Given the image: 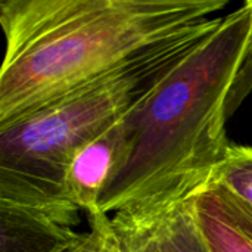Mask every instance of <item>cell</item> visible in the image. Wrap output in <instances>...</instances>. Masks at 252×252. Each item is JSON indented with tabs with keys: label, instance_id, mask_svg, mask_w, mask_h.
<instances>
[{
	"label": "cell",
	"instance_id": "1",
	"mask_svg": "<svg viewBox=\"0 0 252 252\" xmlns=\"http://www.w3.org/2000/svg\"><path fill=\"white\" fill-rule=\"evenodd\" d=\"M252 31V0L211 28L124 117V139L99 211L167 208L192 201L230 148L226 102Z\"/></svg>",
	"mask_w": 252,
	"mask_h": 252
},
{
	"label": "cell",
	"instance_id": "2",
	"mask_svg": "<svg viewBox=\"0 0 252 252\" xmlns=\"http://www.w3.org/2000/svg\"><path fill=\"white\" fill-rule=\"evenodd\" d=\"M224 0H3L0 124L207 19Z\"/></svg>",
	"mask_w": 252,
	"mask_h": 252
},
{
	"label": "cell",
	"instance_id": "3",
	"mask_svg": "<svg viewBox=\"0 0 252 252\" xmlns=\"http://www.w3.org/2000/svg\"><path fill=\"white\" fill-rule=\"evenodd\" d=\"M216 19L176 34L120 68L0 124V204L77 208L65 195V173L74 155L146 97Z\"/></svg>",
	"mask_w": 252,
	"mask_h": 252
},
{
	"label": "cell",
	"instance_id": "4",
	"mask_svg": "<svg viewBox=\"0 0 252 252\" xmlns=\"http://www.w3.org/2000/svg\"><path fill=\"white\" fill-rule=\"evenodd\" d=\"M111 223L121 252H210L193 199L158 210L118 211Z\"/></svg>",
	"mask_w": 252,
	"mask_h": 252
},
{
	"label": "cell",
	"instance_id": "5",
	"mask_svg": "<svg viewBox=\"0 0 252 252\" xmlns=\"http://www.w3.org/2000/svg\"><path fill=\"white\" fill-rule=\"evenodd\" d=\"M81 211L0 204V252H55L74 239Z\"/></svg>",
	"mask_w": 252,
	"mask_h": 252
},
{
	"label": "cell",
	"instance_id": "6",
	"mask_svg": "<svg viewBox=\"0 0 252 252\" xmlns=\"http://www.w3.org/2000/svg\"><path fill=\"white\" fill-rule=\"evenodd\" d=\"M123 139L124 117L84 145L66 168L65 195L87 217L102 214L99 204L115 170Z\"/></svg>",
	"mask_w": 252,
	"mask_h": 252
},
{
	"label": "cell",
	"instance_id": "7",
	"mask_svg": "<svg viewBox=\"0 0 252 252\" xmlns=\"http://www.w3.org/2000/svg\"><path fill=\"white\" fill-rule=\"evenodd\" d=\"M193 211L210 252H252V207L210 183L193 198Z\"/></svg>",
	"mask_w": 252,
	"mask_h": 252
},
{
	"label": "cell",
	"instance_id": "8",
	"mask_svg": "<svg viewBox=\"0 0 252 252\" xmlns=\"http://www.w3.org/2000/svg\"><path fill=\"white\" fill-rule=\"evenodd\" d=\"M252 207V148L232 146L217 167L213 182Z\"/></svg>",
	"mask_w": 252,
	"mask_h": 252
},
{
	"label": "cell",
	"instance_id": "9",
	"mask_svg": "<svg viewBox=\"0 0 252 252\" xmlns=\"http://www.w3.org/2000/svg\"><path fill=\"white\" fill-rule=\"evenodd\" d=\"M87 232L78 233L55 252H121L111 223V216L97 214L87 217Z\"/></svg>",
	"mask_w": 252,
	"mask_h": 252
},
{
	"label": "cell",
	"instance_id": "10",
	"mask_svg": "<svg viewBox=\"0 0 252 252\" xmlns=\"http://www.w3.org/2000/svg\"><path fill=\"white\" fill-rule=\"evenodd\" d=\"M252 90V31L245 52L244 58L241 61V65L238 68V72L235 75L233 84L230 87L227 102H226V115L227 120L236 112V109L242 105L245 97L250 94Z\"/></svg>",
	"mask_w": 252,
	"mask_h": 252
}]
</instances>
